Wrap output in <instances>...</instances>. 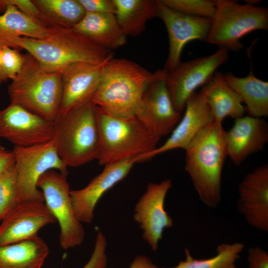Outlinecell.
<instances>
[{
    "instance_id": "1",
    "label": "cell",
    "mask_w": 268,
    "mask_h": 268,
    "mask_svg": "<svg viewBox=\"0 0 268 268\" xmlns=\"http://www.w3.org/2000/svg\"><path fill=\"white\" fill-rule=\"evenodd\" d=\"M46 26L50 31L47 37H16L9 40L5 46L26 50L42 69L49 72L62 71L76 62L100 64L113 57L112 51L100 47L72 28L51 22Z\"/></svg>"
},
{
    "instance_id": "2",
    "label": "cell",
    "mask_w": 268,
    "mask_h": 268,
    "mask_svg": "<svg viewBox=\"0 0 268 268\" xmlns=\"http://www.w3.org/2000/svg\"><path fill=\"white\" fill-rule=\"evenodd\" d=\"M225 131L213 122L200 131L186 150L185 170L189 174L200 200L215 208L221 200V177L227 156Z\"/></svg>"
},
{
    "instance_id": "3",
    "label": "cell",
    "mask_w": 268,
    "mask_h": 268,
    "mask_svg": "<svg viewBox=\"0 0 268 268\" xmlns=\"http://www.w3.org/2000/svg\"><path fill=\"white\" fill-rule=\"evenodd\" d=\"M136 63L124 58L110 59L91 102L119 117L134 116L143 93L153 77Z\"/></svg>"
},
{
    "instance_id": "4",
    "label": "cell",
    "mask_w": 268,
    "mask_h": 268,
    "mask_svg": "<svg viewBox=\"0 0 268 268\" xmlns=\"http://www.w3.org/2000/svg\"><path fill=\"white\" fill-rule=\"evenodd\" d=\"M23 56L21 71L8 86L10 104L54 122L60 115L61 71H46L30 54L27 53Z\"/></svg>"
},
{
    "instance_id": "5",
    "label": "cell",
    "mask_w": 268,
    "mask_h": 268,
    "mask_svg": "<svg viewBox=\"0 0 268 268\" xmlns=\"http://www.w3.org/2000/svg\"><path fill=\"white\" fill-rule=\"evenodd\" d=\"M99 132L96 159L101 165L118 162L154 150L160 138L151 134L134 116L112 115L94 105Z\"/></svg>"
},
{
    "instance_id": "6",
    "label": "cell",
    "mask_w": 268,
    "mask_h": 268,
    "mask_svg": "<svg viewBox=\"0 0 268 268\" xmlns=\"http://www.w3.org/2000/svg\"><path fill=\"white\" fill-rule=\"evenodd\" d=\"M54 123L56 150L67 167L81 166L97 159L99 132L91 102L60 114Z\"/></svg>"
},
{
    "instance_id": "7",
    "label": "cell",
    "mask_w": 268,
    "mask_h": 268,
    "mask_svg": "<svg viewBox=\"0 0 268 268\" xmlns=\"http://www.w3.org/2000/svg\"><path fill=\"white\" fill-rule=\"evenodd\" d=\"M216 9L205 42L219 48L238 51L241 39L258 30L268 29V9L232 0H214Z\"/></svg>"
},
{
    "instance_id": "8",
    "label": "cell",
    "mask_w": 268,
    "mask_h": 268,
    "mask_svg": "<svg viewBox=\"0 0 268 268\" xmlns=\"http://www.w3.org/2000/svg\"><path fill=\"white\" fill-rule=\"evenodd\" d=\"M17 173V200L44 202L42 192L37 187L38 179L46 172L57 169L67 175V166L58 155L54 140L42 144L29 146H14Z\"/></svg>"
},
{
    "instance_id": "9",
    "label": "cell",
    "mask_w": 268,
    "mask_h": 268,
    "mask_svg": "<svg viewBox=\"0 0 268 268\" xmlns=\"http://www.w3.org/2000/svg\"><path fill=\"white\" fill-rule=\"evenodd\" d=\"M37 187L42 190L45 203L59 222L61 247L67 250L80 245L85 232L74 215L66 176L49 170L38 179Z\"/></svg>"
},
{
    "instance_id": "10",
    "label": "cell",
    "mask_w": 268,
    "mask_h": 268,
    "mask_svg": "<svg viewBox=\"0 0 268 268\" xmlns=\"http://www.w3.org/2000/svg\"><path fill=\"white\" fill-rule=\"evenodd\" d=\"M167 70L153 73L135 113V117L153 136L160 138L172 132L181 119L165 82Z\"/></svg>"
},
{
    "instance_id": "11",
    "label": "cell",
    "mask_w": 268,
    "mask_h": 268,
    "mask_svg": "<svg viewBox=\"0 0 268 268\" xmlns=\"http://www.w3.org/2000/svg\"><path fill=\"white\" fill-rule=\"evenodd\" d=\"M228 58V51L219 48L209 56L181 62L175 68L167 71L166 84L177 111L181 113L185 109L187 101L196 89L208 82Z\"/></svg>"
},
{
    "instance_id": "12",
    "label": "cell",
    "mask_w": 268,
    "mask_h": 268,
    "mask_svg": "<svg viewBox=\"0 0 268 268\" xmlns=\"http://www.w3.org/2000/svg\"><path fill=\"white\" fill-rule=\"evenodd\" d=\"M55 123L10 104L1 110L0 137L14 146L29 147L54 139Z\"/></svg>"
},
{
    "instance_id": "13",
    "label": "cell",
    "mask_w": 268,
    "mask_h": 268,
    "mask_svg": "<svg viewBox=\"0 0 268 268\" xmlns=\"http://www.w3.org/2000/svg\"><path fill=\"white\" fill-rule=\"evenodd\" d=\"M158 2L157 16L163 22L169 38V53L165 67L169 71L181 62L182 51L191 41H205L210 29L212 19L193 17L180 13Z\"/></svg>"
},
{
    "instance_id": "14",
    "label": "cell",
    "mask_w": 268,
    "mask_h": 268,
    "mask_svg": "<svg viewBox=\"0 0 268 268\" xmlns=\"http://www.w3.org/2000/svg\"><path fill=\"white\" fill-rule=\"evenodd\" d=\"M171 187L170 179L149 184L135 206L134 219L143 230L142 237L153 251L158 249L164 229L173 225L164 208L165 197Z\"/></svg>"
},
{
    "instance_id": "15",
    "label": "cell",
    "mask_w": 268,
    "mask_h": 268,
    "mask_svg": "<svg viewBox=\"0 0 268 268\" xmlns=\"http://www.w3.org/2000/svg\"><path fill=\"white\" fill-rule=\"evenodd\" d=\"M109 60L100 64L76 62L62 70L60 114L91 102L100 84L104 66Z\"/></svg>"
},
{
    "instance_id": "16",
    "label": "cell",
    "mask_w": 268,
    "mask_h": 268,
    "mask_svg": "<svg viewBox=\"0 0 268 268\" xmlns=\"http://www.w3.org/2000/svg\"><path fill=\"white\" fill-rule=\"evenodd\" d=\"M140 161L137 156L105 165L102 172L84 188L70 190V196L74 215L81 222L91 223L96 203L109 189L122 180L134 165Z\"/></svg>"
},
{
    "instance_id": "17",
    "label": "cell",
    "mask_w": 268,
    "mask_h": 268,
    "mask_svg": "<svg viewBox=\"0 0 268 268\" xmlns=\"http://www.w3.org/2000/svg\"><path fill=\"white\" fill-rule=\"evenodd\" d=\"M1 221L0 246L36 235L43 227L57 221L45 202L30 201L18 202Z\"/></svg>"
},
{
    "instance_id": "18",
    "label": "cell",
    "mask_w": 268,
    "mask_h": 268,
    "mask_svg": "<svg viewBox=\"0 0 268 268\" xmlns=\"http://www.w3.org/2000/svg\"><path fill=\"white\" fill-rule=\"evenodd\" d=\"M237 208L246 222L256 229L268 231V165L248 173L238 186Z\"/></svg>"
},
{
    "instance_id": "19",
    "label": "cell",
    "mask_w": 268,
    "mask_h": 268,
    "mask_svg": "<svg viewBox=\"0 0 268 268\" xmlns=\"http://www.w3.org/2000/svg\"><path fill=\"white\" fill-rule=\"evenodd\" d=\"M183 117L167 140L152 152L138 156L141 161L177 149H186L198 132L214 122L210 109L202 93L194 92L186 102Z\"/></svg>"
},
{
    "instance_id": "20",
    "label": "cell",
    "mask_w": 268,
    "mask_h": 268,
    "mask_svg": "<svg viewBox=\"0 0 268 268\" xmlns=\"http://www.w3.org/2000/svg\"><path fill=\"white\" fill-rule=\"evenodd\" d=\"M227 156L239 166L249 155L262 150L268 141V125L261 118L243 116L225 131Z\"/></svg>"
},
{
    "instance_id": "21",
    "label": "cell",
    "mask_w": 268,
    "mask_h": 268,
    "mask_svg": "<svg viewBox=\"0 0 268 268\" xmlns=\"http://www.w3.org/2000/svg\"><path fill=\"white\" fill-rule=\"evenodd\" d=\"M201 91L210 109L214 122L222 125L227 117L235 120L244 116L245 110L241 98L228 84L221 72H215L208 82L202 86Z\"/></svg>"
},
{
    "instance_id": "22",
    "label": "cell",
    "mask_w": 268,
    "mask_h": 268,
    "mask_svg": "<svg viewBox=\"0 0 268 268\" xmlns=\"http://www.w3.org/2000/svg\"><path fill=\"white\" fill-rule=\"evenodd\" d=\"M72 29L100 47L111 51L127 42V36L113 13L86 12L82 20Z\"/></svg>"
},
{
    "instance_id": "23",
    "label": "cell",
    "mask_w": 268,
    "mask_h": 268,
    "mask_svg": "<svg viewBox=\"0 0 268 268\" xmlns=\"http://www.w3.org/2000/svg\"><path fill=\"white\" fill-rule=\"evenodd\" d=\"M49 253L48 245L37 234L0 246V268H42Z\"/></svg>"
},
{
    "instance_id": "24",
    "label": "cell",
    "mask_w": 268,
    "mask_h": 268,
    "mask_svg": "<svg viewBox=\"0 0 268 268\" xmlns=\"http://www.w3.org/2000/svg\"><path fill=\"white\" fill-rule=\"evenodd\" d=\"M228 84L237 92L245 104L249 116L261 118L268 115V82L254 75L252 67L245 77H238L231 72L224 74Z\"/></svg>"
},
{
    "instance_id": "25",
    "label": "cell",
    "mask_w": 268,
    "mask_h": 268,
    "mask_svg": "<svg viewBox=\"0 0 268 268\" xmlns=\"http://www.w3.org/2000/svg\"><path fill=\"white\" fill-rule=\"evenodd\" d=\"M115 15L124 33L136 36L145 29L147 22L157 16L158 2L154 0H114Z\"/></svg>"
},
{
    "instance_id": "26",
    "label": "cell",
    "mask_w": 268,
    "mask_h": 268,
    "mask_svg": "<svg viewBox=\"0 0 268 268\" xmlns=\"http://www.w3.org/2000/svg\"><path fill=\"white\" fill-rule=\"evenodd\" d=\"M49 27L23 13L15 6L7 4L0 15V46L16 37L44 39L49 34Z\"/></svg>"
},
{
    "instance_id": "27",
    "label": "cell",
    "mask_w": 268,
    "mask_h": 268,
    "mask_svg": "<svg viewBox=\"0 0 268 268\" xmlns=\"http://www.w3.org/2000/svg\"><path fill=\"white\" fill-rule=\"evenodd\" d=\"M46 20L72 28L84 16L86 11L78 0H34Z\"/></svg>"
},
{
    "instance_id": "28",
    "label": "cell",
    "mask_w": 268,
    "mask_h": 268,
    "mask_svg": "<svg viewBox=\"0 0 268 268\" xmlns=\"http://www.w3.org/2000/svg\"><path fill=\"white\" fill-rule=\"evenodd\" d=\"M244 248L242 242L221 243L217 247L215 256L204 259L193 258L186 248L185 260L180 261L177 266L171 268H236V261Z\"/></svg>"
},
{
    "instance_id": "29",
    "label": "cell",
    "mask_w": 268,
    "mask_h": 268,
    "mask_svg": "<svg viewBox=\"0 0 268 268\" xmlns=\"http://www.w3.org/2000/svg\"><path fill=\"white\" fill-rule=\"evenodd\" d=\"M164 5L180 13L193 17L212 19L216 9L214 0H159Z\"/></svg>"
},
{
    "instance_id": "30",
    "label": "cell",
    "mask_w": 268,
    "mask_h": 268,
    "mask_svg": "<svg viewBox=\"0 0 268 268\" xmlns=\"http://www.w3.org/2000/svg\"><path fill=\"white\" fill-rule=\"evenodd\" d=\"M17 173L15 165L0 176V221L17 204Z\"/></svg>"
},
{
    "instance_id": "31",
    "label": "cell",
    "mask_w": 268,
    "mask_h": 268,
    "mask_svg": "<svg viewBox=\"0 0 268 268\" xmlns=\"http://www.w3.org/2000/svg\"><path fill=\"white\" fill-rule=\"evenodd\" d=\"M24 56L18 50L6 46L2 47L0 67V85L12 80L21 71Z\"/></svg>"
},
{
    "instance_id": "32",
    "label": "cell",
    "mask_w": 268,
    "mask_h": 268,
    "mask_svg": "<svg viewBox=\"0 0 268 268\" xmlns=\"http://www.w3.org/2000/svg\"><path fill=\"white\" fill-rule=\"evenodd\" d=\"M106 247L105 238L103 234L99 232L97 235L92 256L88 263L82 268H105L107 264Z\"/></svg>"
},
{
    "instance_id": "33",
    "label": "cell",
    "mask_w": 268,
    "mask_h": 268,
    "mask_svg": "<svg viewBox=\"0 0 268 268\" xmlns=\"http://www.w3.org/2000/svg\"><path fill=\"white\" fill-rule=\"evenodd\" d=\"M86 12L97 13L116 12L114 0H78Z\"/></svg>"
},
{
    "instance_id": "34",
    "label": "cell",
    "mask_w": 268,
    "mask_h": 268,
    "mask_svg": "<svg viewBox=\"0 0 268 268\" xmlns=\"http://www.w3.org/2000/svg\"><path fill=\"white\" fill-rule=\"evenodd\" d=\"M5 2L6 5H13L23 13L42 22L43 18V14L33 0H5Z\"/></svg>"
},
{
    "instance_id": "35",
    "label": "cell",
    "mask_w": 268,
    "mask_h": 268,
    "mask_svg": "<svg viewBox=\"0 0 268 268\" xmlns=\"http://www.w3.org/2000/svg\"><path fill=\"white\" fill-rule=\"evenodd\" d=\"M249 268H268V254L259 246L248 249Z\"/></svg>"
},
{
    "instance_id": "36",
    "label": "cell",
    "mask_w": 268,
    "mask_h": 268,
    "mask_svg": "<svg viewBox=\"0 0 268 268\" xmlns=\"http://www.w3.org/2000/svg\"><path fill=\"white\" fill-rule=\"evenodd\" d=\"M15 163L13 151L6 150L0 144V176L7 170L14 166Z\"/></svg>"
},
{
    "instance_id": "37",
    "label": "cell",
    "mask_w": 268,
    "mask_h": 268,
    "mask_svg": "<svg viewBox=\"0 0 268 268\" xmlns=\"http://www.w3.org/2000/svg\"><path fill=\"white\" fill-rule=\"evenodd\" d=\"M129 268H159L149 258L145 256L136 257L131 264Z\"/></svg>"
},
{
    "instance_id": "38",
    "label": "cell",
    "mask_w": 268,
    "mask_h": 268,
    "mask_svg": "<svg viewBox=\"0 0 268 268\" xmlns=\"http://www.w3.org/2000/svg\"><path fill=\"white\" fill-rule=\"evenodd\" d=\"M5 0H0V12H4L6 7Z\"/></svg>"
},
{
    "instance_id": "39",
    "label": "cell",
    "mask_w": 268,
    "mask_h": 268,
    "mask_svg": "<svg viewBox=\"0 0 268 268\" xmlns=\"http://www.w3.org/2000/svg\"><path fill=\"white\" fill-rule=\"evenodd\" d=\"M1 49L2 47L0 46V67L1 64Z\"/></svg>"
},
{
    "instance_id": "40",
    "label": "cell",
    "mask_w": 268,
    "mask_h": 268,
    "mask_svg": "<svg viewBox=\"0 0 268 268\" xmlns=\"http://www.w3.org/2000/svg\"><path fill=\"white\" fill-rule=\"evenodd\" d=\"M1 110L0 111V118Z\"/></svg>"
}]
</instances>
